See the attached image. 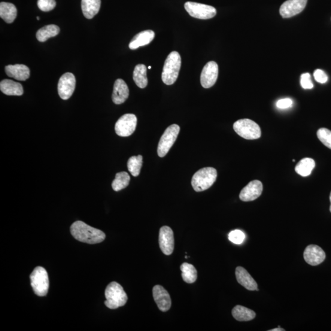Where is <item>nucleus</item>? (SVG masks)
Returning <instances> with one entry per match:
<instances>
[{"label":"nucleus","instance_id":"nucleus-1","mask_svg":"<svg viewBox=\"0 0 331 331\" xmlns=\"http://www.w3.org/2000/svg\"><path fill=\"white\" fill-rule=\"evenodd\" d=\"M70 230L72 236L77 241L87 244H99L104 241L106 238V235L102 231L88 225L82 221L72 223Z\"/></svg>","mask_w":331,"mask_h":331},{"label":"nucleus","instance_id":"nucleus-2","mask_svg":"<svg viewBox=\"0 0 331 331\" xmlns=\"http://www.w3.org/2000/svg\"><path fill=\"white\" fill-rule=\"evenodd\" d=\"M181 57L177 52L173 51L165 60L162 79L164 83L171 86L177 81L181 67Z\"/></svg>","mask_w":331,"mask_h":331},{"label":"nucleus","instance_id":"nucleus-3","mask_svg":"<svg viewBox=\"0 0 331 331\" xmlns=\"http://www.w3.org/2000/svg\"><path fill=\"white\" fill-rule=\"evenodd\" d=\"M105 304L110 309H116L126 304L128 296L123 288L117 282H111L105 290Z\"/></svg>","mask_w":331,"mask_h":331},{"label":"nucleus","instance_id":"nucleus-4","mask_svg":"<svg viewBox=\"0 0 331 331\" xmlns=\"http://www.w3.org/2000/svg\"><path fill=\"white\" fill-rule=\"evenodd\" d=\"M217 177V170L211 167L199 169L193 176L191 185L197 192L209 189L215 183Z\"/></svg>","mask_w":331,"mask_h":331},{"label":"nucleus","instance_id":"nucleus-5","mask_svg":"<svg viewBox=\"0 0 331 331\" xmlns=\"http://www.w3.org/2000/svg\"><path fill=\"white\" fill-rule=\"evenodd\" d=\"M233 129L237 134L248 140H253L261 137L260 126L254 121L247 118L236 121L233 124Z\"/></svg>","mask_w":331,"mask_h":331},{"label":"nucleus","instance_id":"nucleus-6","mask_svg":"<svg viewBox=\"0 0 331 331\" xmlns=\"http://www.w3.org/2000/svg\"><path fill=\"white\" fill-rule=\"evenodd\" d=\"M30 281H31V286L36 295L38 296L47 295L49 288V281H48L46 270L41 266L36 268L30 275Z\"/></svg>","mask_w":331,"mask_h":331},{"label":"nucleus","instance_id":"nucleus-7","mask_svg":"<svg viewBox=\"0 0 331 331\" xmlns=\"http://www.w3.org/2000/svg\"><path fill=\"white\" fill-rule=\"evenodd\" d=\"M179 132H180V126L177 124H172L167 128L160 139L158 146V155L160 157H165L168 153L177 139Z\"/></svg>","mask_w":331,"mask_h":331},{"label":"nucleus","instance_id":"nucleus-8","mask_svg":"<svg viewBox=\"0 0 331 331\" xmlns=\"http://www.w3.org/2000/svg\"><path fill=\"white\" fill-rule=\"evenodd\" d=\"M185 9L191 17L199 19H212L217 14V10L211 6L188 2L185 3Z\"/></svg>","mask_w":331,"mask_h":331},{"label":"nucleus","instance_id":"nucleus-9","mask_svg":"<svg viewBox=\"0 0 331 331\" xmlns=\"http://www.w3.org/2000/svg\"><path fill=\"white\" fill-rule=\"evenodd\" d=\"M136 125H137V117L135 115L124 114L115 123V133L121 137H128L135 132Z\"/></svg>","mask_w":331,"mask_h":331},{"label":"nucleus","instance_id":"nucleus-10","mask_svg":"<svg viewBox=\"0 0 331 331\" xmlns=\"http://www.w3.org/2000/svg\"><path fill=\"white\" fill-rule=\"evenodd\" d=\"M75 83V77L71 72L62 75L58 84V92L60 98L64 100L70 98L74 92Z\"/></svg>","mask_w":331,"mask_h":331},{"label":"nucleus","instance_id":"nucleus-11","mask_svg":"<svg viewBox=\"0 0 331 331\" xmlns=\"http://www.w3.org/2000/svg\"><path fill=\"white\" fill-rule=\"evenodd\" d=\"M218 75V66L214 61L208 62L203 68L201 74V86L209 89L216 83Z\"/></svg>","mask_w":331,"mask_h":331},{"label":"nucleus","instance_id":"nucleus-12","mask_svg":"<svg viewBox=\"0 0 331 331\" xmlns=\"http://www.w3.org/2000/svg\"><path fill=\"white\" fill-rule=\"evenodd\" d=\"M159 244L161 250L166 255L172 253L174 248V233L171 227L167 226L161 227L159 234Z\"/></svg>","mask_w":331,"mask_h":331},{"label":"nucleus","instance_id":"nucleus-13","mask_svg":"<svg viewBox=\"0 0 331 331\" xmlns=\"http://www.w3.org/2000/svg\"><path fill=\"white\" fill-rule=\"evenodd\" d=\"M308 0H287L282 5L280 14L282 17L290 18L304 10Z\"/></svg>","mask_w":331,"mask_h":331},{"label":"nucleus","instance_id":"nucleus-14","mask_svg":"<svg viewBox=\"0 0 331 331\" xmlns=\"http://www.w3.org/2000/svg\"><path fill=\"white\" fill-rule=\"evenodd\" d=\"M263 184L258 180L251 181L245 187L239 194V197L242 201L248 202L254 201L262 194Z\"/></svg>","mask_w":331,"mask_h":331},{"label":"nucleus","instance_id":"nucleus-15","mask_svg":"<svg viewBox=\"0 0 331 331\" xmlns=\"http://www.w3.org/2000/svg\"><path fill=\"white\" fill-rule=\"evenodd\" d=\"M303 258L310 265L317 266L323 262L326 258V253L319 246L310 245L303 252Z\"/></svg>","mask_w":331,"mask_h":331},{"label":"nucleus","instance_id":"nucleus-16","mask_svg":"<svg viewBox=\"0 0 331 331\" xmlns=\"http://www.w3.org/2000/svg\"><path fill=\"white\" fill-rule=\"evenodd\" d=\"M153 296L158 308L162 312L168 311L171 307V299L169 294L160 285L153 288Z\"/></svg>","mask_w":331,"mask_h":331},{"label":"nucleus","instance_id":"nucleus-17","mask_svg":"<svg viewBox=\"0 0 331 331\" xmlns=\"http://www.w3.org/2000/svg\"><path fill=\"white\" fill-rule=\"evenodd\" d=\"M129 89L123 80L118 79L115 81L112 93V101L116 105L122 104L129 96Z\"/></svg>","mask_w":331,"mask_h":331},{"label":"nucleus","instance_id":"nucleus-18","mask_svg":"<svg viewBox=\"0 0 331 331\" xmlns=\"http://www.w3.org/2000/svg\"><path fill=\"white\" fill-rule=\"evenodd\" d=\"M236 277L238 283L246 289L250 291L257 290L258 284L254 279L249 274L247 270L239 266L236 269Z\"/></svg>","mask_w":331,"mask_h":331},{"label":"nucleus","instance_id":"nucleus-19","mask_svg":"<svg viewBox=\"0 0 331 331\" xmlns=\"http://www.w3.org/2000/svg\"><path fill=\"white\" fill-rule=\"evenodd\" d=\"M5 71L9 77L14 78L17 81H26L30 78V75L28 66L20 64L6 66Z\"/></svg>","mask_w":331,"mask_h":331},{"label":"nucleus","instance_id":"nucleus-20","mask_svg":"<svg viewBox=\"0 0 331 331\" xmlns=\"http://www.w3.org/2000/svg\"><path fill=\"white\" fill-rule=\"evenodd\" d=\"M155 36H156L155 32L150 30H145V31L139 33L130 42V49H137L139 47L149 44L154 40Z\"/></svg>","mask_w":331,"mask_h":331},{"label":"nucleus","instance_id":"nucleus-21","mask_svg":"<svg viewBox=\"0 0 331 331\" xmlns=\"http://www.w3.org/2000/svg\"><path fill=\"white\" fill-rule=\"evenodd\" d=\"M0 90L8 96H21L23 94L22 85L9 80H5L0 83Z\"/></svg>","mask_w":331,"mask_h":331},{"label":"nucleus","instance_id":"nucleus-22","mask_svg":"<svg viewBox=\"0 0 331 331\" xmlns=\"http://www.w3.org/2000/svg\"><path fill=\"white\" fill-rule=\"evenodd\" d=\"M81 6L85 17L91 19L98 13L101 0H82Z\"/></svg>","mask_w":331,"mask_h":331},{"label":"nucleus","instance_id":"nucleus-23","mask_svg":"<svg viewBox=\"0 0 331 331\" xmlns=\"http://www.w3.org/2000/svg\"><path fill=\"white\" fill-rule=\"evenodd\" d=\"M17 15L15 5L10 3L2 2L0 4V17L8 23H13Z\"/></svg>","mask_w":331,"mask_h":331},{"label":"nucleus","instance_id":"nucleus-24","mask_svg":"<svg viewBox=\"0 0 331 331\" xmlns=\"http://www.w3.org/2000/svg\"><path fill=\"white\" fill-rule=\"evenodd\" d=\"M133 80L137 86L141 89H144L148 84V79L147 77V68L142 64L135 66V70L133 71Z\"/></svg>","mask_w":331,"mask_h":331},{"label":"nucleus","instance_id":"nucleus-25","mask_svg":"<svg viewBox=\"0 0 331 331\" xmlns=\"http://www.w3.org/2000/svg\"><path fill=\"white\" fill-rule=\"evenodd\" d=\"M233 317L239 321H248L256 317V313L242 305H236L232 311Z\"/></svg>","mask_w":331,"mask_h":331},{"label":"nucleus","instance_id":"nucleus-26","mask_svg":"<svg viewBox=\"0 0 331 331\" xmlns=\"http://www.w3.org/2000/svg\"><path fill=\"white\" fill-rule=\"evenodd\" d=\"M60 28L56 25H48L42 27L36 33V38L39 42H45L48 38L55 37L59 35Z\"/></svg>","mask_w":331,"mask_h":331},{"label":"nucleus","instance_id":"nucleus-27","mask_svg":"<svg viewBox=\"0 0 331 331\" xmlns=\"http://www.w3.org/2000/svg\"><path fill=\"white\" fill-rule=\"evenodd\" d=\"M315 161L310 158H305L300 161L295 167V171L302 177H307L311 174L315 168Z\"/></svg>","mask_w":331,"mask_h":331},{"label":"nucleus","instance_id":"nucleus-28","mask_svg":"<svg viewBox=\"0 0 331 331\" xmlns=\"http://www.w3.org/2000/svg\"><path fill=\"white\" fill-rule=\"evenodd\" d=\"M182 277L187 284H193L197 279V273L192 264L184 263L181 266Z\"/></svg>","mask_w":331,"mask_h":331},{"label":"nucleus","instance_id":"nucleus-29","mask_svg":"<svg viewBox=\"0 0 331 331\" xmlns=\"http://www.w3.org/2000/svg\"><path fill=\"white\" fill-rule=\"evenodd\" d=\"M130 182V176L126 172H120L115 175L112 187L115 191H120L128 187Z\"/></svg>","mask_w":331,"mask_h":331},{"label":"nucleus","instance_id":"nucleus-30","mask_svg":"<svg viewBox=\"0 0 331 331\" xmlns=\"http://www.w3.org/2000/svg\"><path fill=\"white\" fill-rule=\"evenodd\" d=\"M142 166V157L133 156L128 161L127 166L131 174L134 177H137L140 174Z\"/></svg>","mask_w":331,"mask_h":331},{"label":"nucleus","instance_id":"nucleus-31","mask_svg":"<svg viewBox=\"0 0 331 331\" xmlns=\"http://www.w3.org/2000/svg\"><path fill=\"white\" fill-rule=\"evenodd\" d=\"M317 137L325 146L331 149V131L322 128L317 132Z\"/></svg>","mask_w":331,"mask_h":331},{"label":"nucleus","instance_id":"nucleus-32","mask_svg":"<svg viewBox=\"0 0 331 331\" xmlns=\"http://www.w3.org/2000/svg\"><path fill=\"white\" fill-rule=\"evenodd\" d=\"M228 238L234 244L240 245L244 242L245 235L241 230H234L229 234Z\"/></svg>","mask_w":331,"mask_h":331},{"label":"nucleus","instance_id":"nucleus-33","mask_svg":"<svg viewBox=\"0 0 331 331\" xmlns=\"http://www.w3.org/2000/svg\"><path fill=\"white\" fill-rule=\"evenodd\" d=\"M37 4L39 10L44 12L50 11L56 7L55 0H38Z\"/></svg>","mask_w":331,"mask_h":331},{"label":"nucleus","instance_id":"nucleus-34","mask_svg":"<svg viewBox=\"0 0 331 331\" xmlns=\"http://www.w3.org/2000/svg\"><path fill=\"white\" fill-rule=\"evenodd\" d=\"M300 85L303 89H312L314 88L311 74L309 73H304L300 77Z\"/></svg>","mask_w":331,"mask_h":331},{"label":"nucleus","instance_id":"nucleus-35","mask_svg":"<svg viewBox=\"0 0 331 331\" xmlns=\"http://www.w3.org/2000/svg\"><path fill=\"white\" fill-rule=\"evenodd\" d=\"M314 77L316 81L320 84H325L328 81V77L326 72L321 69H316L314 73Z\"/></svg>","mask_w":331,"mask_h":331},{"label":"nucleus","instance_id":"nucleus-36","mask_svg":"<svg viewBox=\"0 0 331 331\" xmlns=\"http://www.w3.org/2000/svg\"><path fill=\"white\" fill-rule=\"evenodd\" d=\"M293 102L290 98H284L278 100L276 106L278 109H285L290 108L293 106Z\"/></svg>","mask_w":331,"mask_h":331},{"label":"nucleus","instance_id":"nucleus-37","mask_svg":"<svg viewBox=\"0 0 331 331\" xmlns=\"http://www.w3.org/2000/svg\"><path fill=\"white\" fill-rule=\"evenodd\" d=\"M285 330L283 328L278 327L277 328H275V329L269 330V331H285Z\"/></svg>","mask_w":331,"mask_h":331},{"label":"nucleus","instance_id":"nucleus-38","mask_svg":"<svg viewBox=\"0 0 331 331\" xmlns=\"http://www.w3.org/2000/svg\"><path fill=\"white\" fill-rule=\"evenodd\" d=\"M329 199H330V206L329 209H330V212H331V192H330V194Z\"/></svg>","mask_w":331,"mask_h":331},{"label":"nucleus","instance_id":"nucleus-39","mask_svg":"<svg viewBox=\"0 0 331 331\" xmlns=\"http://www.w3.org/2000/svg\"><path fill=\"white\" fill-rule=\"evenodd\" d=\"M151 67L150 66H148V69H151Z\"/></svg>","mask_w":331,"mask_h":331},{"label":"nucleus","instance_id":"nucleus-40","mask_svg":"<svg viewBox=\"0 0 331 331\" xmlns=\"http://www.w3.org/2000/svg\"><path fill=\"white\" fill-rule=\"evenodd\" d=\"M293 162H295V160H293Z\"/></svg>","mask_w":331,"mask_h":331},{"label":"nucleus","instance_id":"nucleus-41","mask_svg":"<svg viewBox=\"0 0 331 331\" xmlns=\"http://www.w3.org/2000/svg\"><path fill=\"white\" fill-rule=\"evenodd\" d=\"M37 20H39V17H37Z\"/></svg>","mask_w":331,"mask_h":331}]
</instances>
